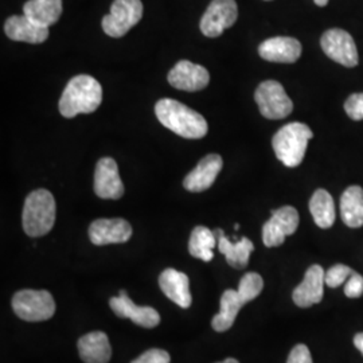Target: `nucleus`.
Wrapping results in <instances>:
<instances>
[{"label": "nucleus", "instance_id": "nucleus-15", "mask_svg": "<svg viewBox=\"0 0 363 363\" xmlns=\"http://www.w3.org/2000/svg\"><path fill=\"white\" fill-rule=\"evenodd\" d=\"M325 272L320 265L315 264L310 267L306 272L304 280L292 294L294 303L300 308H308L313 304L320 303L325 295Z\"/></svg>", "mask_w": 363, "mask_h": 363}, {"label": "nucleus", "instance_id": "nucleus-8", "mask_svg": "<svg viewBox=\"0 0 363 363\" xmlns=\"http://www.w3.org/2000/svg\"><path fill=\"white\" fill-rule=\"evenodd\" d=\"M322 49L328 58L346 67H355L359 62L357 45L350 34L340 28L327 30L320 39Z\"/></svg>", "mask_w": 363, "mask_h": 363}, {"label": "nucleus", "instance_id": "nucleus-2", "mask_svg": "<svg viewBox=\"0 0 363 363\" xmlns=\"http://www.w3.org/2000/svg\"><path fill=\"white\" fill-rule=\"evenodd\" d=\"M101 101L103 88L100 82L88 74H79L67 82L58 108L62 116L73 118L79 113L94 112Z\"/></svg>", "mask_w": 363, "mask_h": 363}, {"label": "nucleus", "instance_id": "nucleus-3", "mask_svg": "<svg viewBox=\"0 0 363 363\" xmlns=\"http://www.w3.org/2000/svg\"><path fill=\"white\" fill-rule=\"evenodd\" d=\"M55 199L45 189L34 190L27 195L23 206V230L30 237H42L49 233L55 222Z\"/></svg>", "mask_w": 363, "mask_h": 363}, {"label": "nucleus", "instance_id": "nucleus-9", "mask_svg": "<svg viewBox=\"0 0 363 363\" xmlns=\"http://www.w3.org/2000/svg\"><path fill=\"white\" fill-rule=\"evenodd\" d=\"M298 213L292 206L273 210L271 220L262 228V242L268 247H280L284 244L286 237L298 230Z\"/></svg>", "mask_w": 363, "mask_h": 363}, {"label": "nucleus", "instance_id": "nucleus-23", "mask_svg": "<svg viewBox=\"0 0 363 363\" xmlns=\"http://www.w3.org/2000/svg\"><path fill=\"white\" fill-rule=\"evenodd\" d=\"M247 301L238 291L226 289L220 298V310L211 320V325L217 333L228 331L235 322V318Z\"/></svg>", "mask_w": 363, "mask_h": 363}, {"label": "nucleus", "instance_id": "nucleus-16", "mask_svg": "<svg viewBox=\"0 0 363 363\" xmlns=\"http://www.w3.org/2000/svg\"><path fill=\"white\" fill-rule=\"evenodd\" d=\"M223 166V160L217 154L206 155L183 181V186L187 191L202 193L210 189L217 179Z\"/></svg>", "mask_w": 363, "mask_h": 363}, {"label": "nucleus", "instance_id": "nucleus-30", "mask_svg": "<svg viewBox=\"0 0 363 363\" xmlns=\"http://www.w3.org/2000/svg\"><path fill=\"white\" fill-rule=\"evenodd\" d=\"M171 358L167 351L160 349H151L143 352L139 358L130 363H169Z\"/></svg>", "mask_w": 363, "mask_h": 363}, {"label": "nucleus", "instance_id": "nucleus-4", "mask_svg": "<svg viewBox=\"0 0 363 363\" xmlns=\"http://www.w3.org/2000/svg\"><path fill=\"white\" fill-rule=\"evenodd\" d=\"M313 138L311 128L303 123H289L274 133L273 151L286 167H298L303 162L308 142Z\"/></svg>", "mask_w": 363, "mask_h": 363}, {"label": "nucleus", "instance_id": "nucleus-35", "mask_svg": "<svg viewBox=\"0 0 363 363\" xmlns=\"http://www.w3.org/2000/svg\"><path fill=\"white\" fill-rule=\"evenodd\" d=\"M218 363H240L237 359H234V358H228V359H225V361H222V362Z\"/></svg>", "mask_w": 363, "mask_h": 363}, {"label": "nucleus", "instance_id": "nucleus-32", "mask_svg": "<svg viewBox=\"0 0 363 363\" xmlns=\"http://www.w3.org/2000/svg\"><path fill=\"white\" fill-rule=\"evenodd\" d=\"M286 363H313L311 351L306 345H298L289 352Z\"/></svg>", "mask_w": 363, "mask_h": 363}, {"label": "nucleus", "instance_id": "nucleus-1", "mask_svg": "<svg viewBox=\"0 0 363 363\" xmlns=\"http://www.w3.org/2000/svg\"><path fill=\"white\" fill-rule=\"evenodd\" d=\"M157 120L169 130L186 139H202L208 133V121L201 113L172 99H162L155 105Z\"/></svg>", "mask_w": 363, "mask_h": 363}, {"label": "nucleus", "instance_id": "nucleus-24", "mask_svg": "<svg viewBox=\"0 0 363 363\" xmlns=\"http://www.w3.org/2000/svg\"><path fill=\"white\" fill-rule=\"evenodd\" d=\"M340 217L352 229L363 226V189L350 186L340 198Z\"/></svg>", "mask_w": 363, "mask_h": 363}, {"label": "nucleus", "instance_id": "nucleus-13", "mask_svg": "<svg viewBox=\"0 0 363 363\" xmlns=\"http://www.w3.org/2000/svg\"><path fill=\"white\" fill-rule=\"evenodd\" d=\"M132 237V226L123 218H101L91 222L89 238L97 247L109 244H124Z\"/></svg>", "mask_w": 363, "mask_h": 363}, {"label": "nucleus", "instance_id": "nucleus-22", "mask_svg": "<svg viewBox=\"0 0 363 363\" xmlns=\"http://www.w3.org/2000/svg\"><path fill=\"white\" fill-rule=\"evenodd\" d=\"M23 13L39 26L50 27L62 15V0H28L25 3Z\"/></svg>", "mask_w": 363, "mask_h": 363}, {"label": "nucleus", "instance_id": "nucleus-10", "mask_svg": "<svg viewBox=\"0 0 363 363\" xmlns=\"http://www.w3.org/2000/svg\"><path fill=\"white\" fill-rule=\"evenodd\" d=\"M238 18L235 0H213L201 19V31L205 37L217 38L223 30L233 26Z\"/></svg>", "mask_w": 363, "mask_h": 363}, {"label": "nucleus", "instance_id": "nucleus-31", "mask_svg": "<svg viewBox=\"0 0 363 363\" xmlns=\"http://www.w3.org/2000/svg\"><path fill=\"white\" fill-rule=\"evenodd\" d=\"M345 295L347 298H358L363 295V277L359 273L355 272L351 274L345 286Z\"/></svg>", "mask_w": 363, "mask_h": 363}, {"label": "nucleus", "instance_id": "nucleus-25", "mask_svg": "<svg viewBox=\"0 0 363 363\" xmlns=\"http://www.w3.org/2000/svg\"><path fill=\"white\" fill-rule=\"evenodd\" d=\"M310 211L315 223L322 229L331 228L335 222L337 214H335L334 199L330 193L323 189L316 190L312 195L310 201Z\"/></svg>", "mask_w": 363, "mask_h": 363}, {"label": "nucleus", "instance_id": "nucleus-6", "mask_svg": "<svg viewBox=\"0 0 363 363\" xmlns=\"http://www.w3.org/2000/svg\"><path fill=\"white\" fill-rule=\"evenodd\" d=\"M142 16V0H115L111 6V13L103 18L101 26L106 35L120 38L124 37L132 27L136 26Z\"/></svg>", "mask_w": 363, "mask_h": 363}, {"label": "nucleus", "instance_id": "nucleus-19", "mask_svg": "<svg viewBox=\"0 0 363 363\" xmlns=\"http://www.w3.org/2000/svg\"><path fill=\"white\" fill-rule=\"evenodd\" d=\"M159 286L163 294L181 308H189L191 306L193 298L187 274L169 268L159 276Z\"/></svg>", "mask_w": 363, "mask_h": 363}, {"label": "nucleus", "instance_id": "nucleus-12", "mask_svg": "<svg viewBox=\"0 0 363 363\" xmlns=\"http://www.w3.org/2000/svg\"><path fill=\"white\" fill-rule=\"evenodd\" d=\"M94 193L103 199H120L124 195V184L115 159L103 157L97 162L94 171Z\"/></svg>", "mask_w": 363, "mask_h": 363}, {"label": "nucleus", "instance_id": "nucleus-36", "mask_svg": "<svg viewBox=\"0 0 363 363\" xmlns=\"http://www.w3.org/2000/svg\"><path fill=\"white\" fill-rule=\"evenodd\" d=\"M234 229H235V230H238V229H240V225H238V223H235V225H234Z\"/></svg>", "mask_w": 363, "mask_h": 363}, {"label": "nucleus", "instance_id": "nucleus-18", "mask_svg": "<svg viewBox=\"0 0 363 363\" xmlns=\"http://www.w3.org/2000/svg\"><path fill=\"white\" fill-rule=\"evenodd\" d=\"M6 35L16 42L38 45L49 38V27L39 26L26 15H13L4 23Z\"/></svg>", "mask_w": 363, "mask_h": 363}, {"label": "nucleus", "instance_id": "nucleus-33", "mask_svg": "<svg viewBox=\"0 0 363 363\" xmlns=\"http://www.w3.org/2000/svg\"><path fill=\"white\" fill-rule=\"evenodd\" d=\"M354 345H355V347H357L358 350L362 352L363 355V333L357 334V335L354 337Z\"/></svg>", "mask_w": 363, "mask_h": 363}, {"label": "nucleus", "instance_id": "nucleus-5", "mask_svg": "<svg viewBox=\"0 0 363 363\" xmlns=\"http://www.w3.org/2000/svg\"><path fill=\"white\" fill-rule=\"evenodd\" d=\"M13 310L22 320L43 322L55 313V301L49 291L23 289L13 295Z\"/></svg>", "mask_w": 363, "mask_h": 363}, {"label": "nucleus", "instance_id": "nucleus-28", "mask_svg": "<svg viewBox=\"0 0 363 363\" xmlns=\"http://www.w3.org/2000/svg\"><path fill=\"white\" fill-rule=\"evenodd\" d=\"M352 273L354 271L351 269L350 267H347L345 264H337L325 272V286H328L330 288H337L343 283H346Z\"/></svg>", "mask_w": 363, "mask_h": 363}, {"label": "nucleus", "instance_id": "nucleus-21", "mask_svg": "<svg viewBox=\"0 0 363 363\" xmlns=\"http://www.w3.org/2000/svg\"><path fill=\"white\" fill-rule=\"evenodd\" d=\"M214 234L217 237V247L226 257L228 264L235 269L247 268L250 253L255 250L253 242L247 237H242L238 242H232L220 229H217Z\"/></svg>", "mask_w": 363, "mask_h": 363}, {"label": "nucleus", "instance_id": "nucleus-20", "mask_svg": "<svg viewBox=\"0 0 363 363\" xmlns=\"http://www.w3.org/2000/svg\"><path fill=\"white\" fill-rule=\"evenodd\" d=\"M78 352L85 363H108L112 357V347L105 333L91 331L79 337Z\"/></svg>", "mask_w": 363, "mask_h": 363}, {"label": "nucleus", "instance_id": "nucleus-29", "mask_svg": "<svg viewBox=\"0 0 363 363\" xmlns=\"http://www.w3.org/2000/svg\"><path fill=\"white\" fill-rule=\"evenodd\" d=\"M345 111L347 116L352 120L355 121L363 120V93L351 94L345 103Z\"/></svg>", "mask_w": 363, "mask_h": 363}, {"label": "nucleus", "instance_id": "nucleus-17", "mask_svg": "<svg viewBox=\"0 0 363 363\" xmlns=\"http://www.w3.org/2000/svg\"><path fill=\"white\" fill-rule=\"evenodd\" d=\"M259 57L269 62L294 64L301 55V43L291 37H274L259 46Z\"/></svg>", "mask_w": 363, "mask_h": 363}, {"label": "nucleus", "instance_id": "nucleus-14", "mask_svg": "<svg viewBox=\"0 0 363 363\" xmlns=\"http://www.w3.org/2000/svg\"><path fill=\"white\" fill-rule=\"evenodd\" d=\"M169 82L171 86L179 91H202L210 82V74L203 66L190 61H179L169 70Z\"/></svg>", "mask_w": 363, "mask_h": 363}, {"label": "nucleus", "instance_id": "nucleus-7", "mask_svg": "<svg viewBox=\"0 0 363 363\" xmlns=\"http://www.w3.org/2000/svg\"><path fill=\"white\" fill-rule=\"evenodd\" d=\"M259 113L269 120H281L291 115L294 103L288 97L284 86L273 79L264 81L255 93Z\"/></svg>", "mask_w": 363, "mask_h": 363}, {"label": "nucleus", "instance_id": "nucleus-11", "mask_svg": "<svg viewBox=\"0 0 363 363\" xmlns=\"http://www.w3.org/2000/svg\"><path fill=\"white\" fill-rule=\"evenodd\" d=\"M109 306L118 318L130 319L135 325L154 328L160 323V315L152 307H140L130 300L128 294L121 289L118 296L111 298Z\"/></svg>", "mask_w": 363, "mask_h": 363}, {"label": "nucleus", "instance_id": "nucleus-27", "mask_svg": "<svg viewBox=\"0 0 363 363\" xmlns=\"http://www.w3.org/2000/svg\"><path fill=\"white\" fill-rule=\"evenodd\" d=\"M262 288H264V280L259 273L249 272L245 273L240 280V286L237 291L240 292L242 298L249 303L259 296Z\"/></svg>", "mask_w": 363, "mask_h": 363}, {"label": "nucleus", "instance_id": "nucleus-26", "mask_svg": "<svg viewBox=\"0 0 363 363\" xmlns=\"http://www.w3.org/2000/svg\"><path fill=\"white\" fill-rule=\"evenodd\" d=\"M216 247H217V237L214 232H211L206 226L194 228L189 242V252L193 257L208 262L214 257L213 249Z\"/></svg>", "mask_w": 363, "mask_h": 363}, {"label": "nucleus", "instance_id": "nucleus-34", "mask_svg": "<svg viewBox=\"0 0 363 363\" xmlns=\"http://www.w3.org/2000/svg\"><path fill=\"white\" fill-rule=\"evenodd\" d=\"M313 1H315V4L319 6V7H325V4L328 3V0H313Z\"/></svg>", "mask_w": 363, "mask_h": 363}]
</instances>
